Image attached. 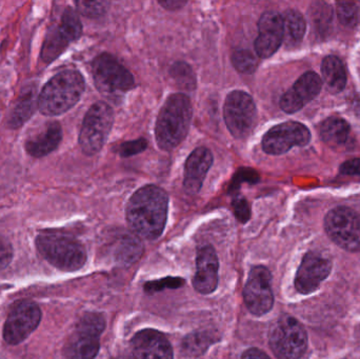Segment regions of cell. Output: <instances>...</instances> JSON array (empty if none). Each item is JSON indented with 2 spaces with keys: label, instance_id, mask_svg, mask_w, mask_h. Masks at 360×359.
Masks as SVG:
<instances>
[{
  "label": "cell",
  "instance_id": "5bb4252c",
  "mask_svg": "<svg viewBox=\"0 0 360 359\" xmlns=\"http://www.w3.org/2000/svg\"><path fill=\"white\" fill-rule=\"evenodd\" d=\"M332 263L319 253L304 255L295 278V288L302 294H310L331 273Z\"/></svg>",
  "mask_w": 360,
  "mask_h": 359
},
{
  "label": "cell",
  "instance_id": "f35d334b",
  "mask_svg": "<svg viewBox=\"0 0 360 359\" xmlns=\"http://www.w3.org/2000/svg\"><path fill=\"white\" fill-rule=\"evenodd\" d=\"M241 359H271L264 352L258 349H249L243 354Z\"/></svg>",
  "mask_w": 360,
  "mask_h": 359
},
{
  "label": "cell",
  "instance_id": "836d02e7",
  "mask_svg": "<svg viewBox=\"0 0 360 359\" xmlns=\"http://www.w3.org/2000/svg\"><path fill=\"white\" fill-rule=\"evenodd\" d=\"M148 147V141L143 138L136 141H127L118 148V153L122 157H130L145 151Z\"/></svg>",
  "mask_w": 360,
  "mask_h": 359
},
{
  "label": "cell",
  "instance_id": "2e32d148",
  "mask_svg": "<svg viewBox=\"0 0 360 359\" xmlns=\"http://www.w3.org/2000/svg\"><path fill=\"white\" fill-rule=\"evenodd\" d=\"M321 86L323 81L319 74L307 72L283 95L281 99V110L288 114L296 113L319 94Z\"/></svg>",
  "mask_w": 360,
  "mask_h": 359
},
{
  "label": "cell",
  "instance_id": "1f68e13d",
  "mask_svg": "<svg viewBox=\"0 0 360 359\" xmlns=\"http://www.w3.org/2000/svg\"><path fill=\"white\" fill-rule=\"evenodd\" d=\"M77 10L84 16L95 18L101 16L109 8L110 2L108 1H77Z\"/></svg>",
  "mask_w": 360,
  "mask_h": 359
},
{
  "label": "cell",
  "instance_id": "e0dca14e",
  "mask_svg": "<svg viewBox=\"0 0 360 359\" xmlns=\"http://www.w3.org/2000/svg\"><path fill=\"white\" fill-rule=\"evenodd\" d=\"M131 359H173L170 343L162 333L143 330L131 341Z\"/></svg>",
  "mask_w": 360,
  "mask_h": 359
},
{
  "label": "cell",
  "instance_id": "8992f818",
  "mask_svg": "<svg viewBox=\"0 0 360 359\" xmlns=\"http://www.w3.org/2000/svg\"><path fill=\"white\" fill-rule=\"evenodd\" d=\"M114 112L108 103L99 101L86 112L79 133V145L86 155L98 153L113 128Z\"/></svg>",
  "mask_w": 360,
  "mask_h": 359
},
{
  "label": "cell",
  "instance_id": "ab89813d",
  "mask_svg": "<svg viewBox=\"0 0 360 359\" xmlns=\"http://www.w3.org/2000/svg\"><path fill=\"white\" fill-rule=\"evenodd\" d=\"M186 4V1H182V0H165V1H160V6L168 8V10H179Z\"/></svg>",
  "mask_w": 360,
  "mask_h": 359
},
{
  "label": "cell",
  "instance_id": "d590c367",
  "mask_svg": "<svg viewBox=\"0 0 360 359\" xmlns=\"http://www.w3.org/2000/svg\"><path fill=\"white\" fill-rule=\"evenodd\" d=\"M233 209H234L235 216L240 223H245L251 217V209L245 198L237 195L233 198Z\"/></svg>",
  "mask_w": 360,
  "mask_h": 359
},
{
  "label": "cell",
  "instance_id": "484cf974",
  "mask_svg": "<svg viewBox=\"0 0 360 359\" xmlns=\"http://www.w3.org/2000/svg\"><path fill=\"white\" fill-rule=\"evenodd\" d=\"M215 335L209 332H196L184 339L182 350L188 356H199L215 343Z\"/></svg>",
  "mask_w": 360,
  "mask_h": 359
},
{
  "label": "cell",
  "instance_id": "ba28073f",
  "mask_svg": "<svg viewBox=\"0 0 360 359\" xmlns=\"http://www.w3.org/2000/svg\"><path fill=\"white\" fill-rule=\"evenodd\" d=\"M325 228L329 237L340 248L350 252H359V213L346 207H338L328 213Z\"/></svg>",
  "mask_w": 360,
  "mask_h": 359
},
{
  "label": "cell",
  "instance_id": "30bf717a",
  "mask_svg": "<svg viewBox=\"0 0 360 359\" xmlns=\"http://www.w3.org/2000/svg\"><path fill=\"white\" fill-rule=\"evenodd\" d=\"M105 328L103 316L86 314L78 322L75 333L67 346L70 359H94L99 351V337Z\"/></svg>",
  "mask_w": 360,
  "mask_h": 359
},
{
  "label": "cell",
  "instance_id": "d4e9b609",
  "mask_svg": "<svg viewBox=\"0 0 360 359\" xmlns=\"http://www.w3.org/2000/svg\"><path fill=\"white\" fill-rule=\"evenodd\" d=\"M283 31L285 39L289 46L300 44L306 33V20L304 16L296 10H288L283 16Z\"/></svg>",
  "mask_w": 360,
  "mask_h": 359
},
{
  "label": "cell",
  "instance_id": "cb8c5ba5",
  "mask_svg": "<svg viewBox=\"0 0 360 359\" xmlns=\"http://www.w3.org/2000/svg\"><path fill=\"white\" fill-rule=\"evenodd\" d=\"M70 44L71 41L65 37L58 25L51 27L46 34V39L42 44L41 53H40L42 61L51 63L56 60Z\"/></svg>",
  "mask_w": 360,
  "mask_h": 359
},
{
  "label": "cell",
  "instance_id": "277c9868",
  "mask_svg": "<svg viewBox=\"0 0 360 359\" xmlns=\"http://www.w3.org/2000/svg\"><path fill=\"white\" fill-rule=\"evenodd\" d=\"M36 247L44 259L61 271H77L86 261L84 246L60 232H42L36 238Z\"/></svg>",
  "mask_w": 360,
  "mask_h": 359
},
{
  "label": "cell",
  "instance_id": "52a82bcc",
  "mask_svg": "<svg viewBox=\"0 0 360 359\" xmlns=\"http://www.w3.org/2000/svg\"><path fill=\"white\" fill-rule=\"evenodd\" d=\"M92 73L95 86L107 97H116L135 86L132 74L112 55L103 53L94 59Z\"/></svg>",
  "mask_w": 360,
  "mask_h": 359
},
{
  "label": "cell",
  "instance_id": "603a6c76",
  "mask_svg": "<svg viewBox=\"0 0 360 359\" xmlns=\"http://www.w3.org/2000/svg\"><path fill=\"white\" fill-rule=\"evenodd\" d=\"M350 124L342 118L331 117L326 119L319 128L321 138L331 147L344 145L350 135Z\"/></svg>",
  "mask_w": 360,
  "mask_h": 359
},
{
  "label": "cell",
  "instance_id": "3957f363",
  "mask_svg": "<svg viewBox=\"0 0 360 359\" xmlns=\"http://www.w3.org/2000/svg\"><path fill=\"white\" fill-rule=\"evenodd\" d=\"M193 109L186 94L171 95L160 110L155 126L156 141L160 149L170 151L182 143L188 134Z\"/></svg>",
  "mask_w": 360,
  "mask_h": 359
},
{
  "label": "cell",
  "instance_id": "4dcf8cb0",
  "mask_svg": "<svg viewBox=\"0 0 360 359\" xmlns=\"http://www.w3.org/2000/svg\"><path fill=\"white\" fill-rule=\"evenodd\" d=\"M313 19H314L315 25L319 31L327 30L330 27L332 21V10L329 4L325 2H316L315 8L313 6Z\"/></svg>",
  "mask_w": 360,
  "mask_h": 359
},
{
  "label": "cell",
  "instance_id": "f546056e",
  "mask_svg": "<svg viewBox=\"0 0 360 359\" xmlns=\"http://www.w3.org/2000/svg\"><path fill=\"white\" fill-rule=\"evenodd\" d=\"M171 75L173 76L177 84L181 88L186 90H192L196 86V79H195L194 74L191 70L190 65L184 63H176L173 65L171 69Z\"/></svg>",
  "mask_w": 360,
  "mask_h": 359
},
{
  "label": "cell",
  "instance_id": "6da1fadb",
  "mask_svg": "<svg viewBox=\"0 0 360 359\" xmlns=\"http://www.w3.org/2000/svg\"><path fill=\"white\" fill-rule=\"evenodd\" d=\"M168 194L158 185L137 190L127 204V221L143 237L156 240L162 235L168 217Z\"/></svg>",
  "mask_w": 360,
  "mask_h": 359
},
{
  "label": "cell",
  "instance_id": "8d00e7d4",
  "mask_svg": "<svg viewBox=\"0 0 360 359\" xmlns=\"http://www.w3.org/2000/svg\"><path fill=\"white\" fill-rule=\"evenodd\" d=\"M13 259V248L6 238L0 236V270L10 265Z\"/></svg>",
  "mask_w": 360,
  "mask_h": 359
},
{
  "label": "cell",
  "instance_id": "7402d4cb",
  "mask_svg": "<svg viewBox=\"0 0 360 359\" xmlns=\"http://www.w3.org/2000/svg\"><path fill=\"white\" fill-rule=\"evenodd\" d=\"M321 74L328 90L333 94L342 92L347 84L344 63L338 57L327 56L321 63Z\"/></svg>",
  "mask_w": 360,
  "mask_h": 359
},
{
  "label": "cell",
  "instance_id": "d6a6232c",
  "mask_svg": "<svg viewBox=\"0 0 360 359\" xmlns=\"http://www.w3.org/2000/svg\"><path fill=\"white\" fill-rule=\"evenodd\" d=\"M184 284V280L179 278H167L156 282H147L145 285L146 292H160L162 289H176Z\"/></svg>",
  "mask_w": 360,
  "mask_h": 359
},
{
  "label": "cell",
  "instance_id": "4316f807",
  "mask_svg": "<svg viewBox=\"0 0 360 359\" xmlns=\"http://www.w3.org/2000/svg\"><path fill=\"white\" fill-rule=\"evenodd\" d=\"M60 31L70 41H75L82 36V25L77 13L71 8H67L61 15L58 25Z\"/></svg>",
  "mask_w": 360,
  "mask_h": 359
},
{
  "label": "cell",
  "instance_id": "8fae6325",
  "mask_svg": "<svg viewBox=\"0 0 360 359\" xmlns=\"http://www.w3.org/2000/svg\"><path fill=\"white\" fill-rule=\"evenodd\" d=\"M41 311L33 301H19L11 310L4 328V339L8 345L16 346L37 328Z\"/></svg>",
  "mask_w": 360,
  "mask_h": 359
},
{
  "label": "cell",
  "instance_id": "9a60e30c",
  "mask_svg": "<svg viewBox=\"0 0 360 359\" xmlns=\"http://www.w3.org/2000/svg\"><path fill=\"white\" fill-rule=\"evenodd\" d=\"M258 37L255 40L256 54L262 58H268L277 52L283 44V18L275 11L264 13L258 21Z\"/></svg>",
  "mask_w": 360,
  "mask_h": 359
},
{
  "label": "cell",
  "instance_id": "ac0fdd59",
  "mask_svg": "<svg viewBox=\"0 0 360 359\" xmlns=\"http://www.w3.org/2000/svg\"><path fill=\"white\" fill-rule=\"evenodd\" d=\"M218 259L211 246L199 248L196 259V273L193 278L195 290L201 294H210L217 288Z\"/></svg>",
  "mask_w": 360,
  "mask_h": 359
},
{
  "label": "cell",
  "instance_id": "7c38bea8",
  "mask_svg": "<svg viewBox=\"0 0 360 359\" xmlns=\"http://www.w3.org/2000/svg\"><path fill=\"white\" fill-rule=\"evenodd\" d=\"M311 133L304 124L287 122L277 124L262 138V150L270 155H281L294 147L308 145Z\"/></svg>",
  "mask_w": 360,
  "mask_h": 359
},
{
  "label": "cell",
  "instance_id": "9c48e42d",
  "mask_svg": "<svg viewBox=\"0 0 360 359\" xmlns=\"http://www.w3.org/2000/svg\"><path fill=\"white\" fill-rule=\"evenodd\" d=\"M224 122L231 134L237 139L249 136L256 124L255 103L251 95L234 91L226 97L224 107Z\"/></svg>",
  "mask_w": 360,
  "mask_h": 359
},
{
  "label": "cell",
  "instance_id": "83f0119b",
  "mask_svg": "<svg viewBox=\"0 0 360 359\" xmlns=\"http://www.w3.org/2000/svg\"><path fill=\"white\" fill-rule=\"evenodd\" d=\"M232 63L235 69L240 73L251 74L257 67V59L250 51L239 50L232 55Z\"/></svg>",
  "mask_w": 360,
  "mask_h": 359
},
{
  "label": "cell",
  "instance_id": "e575fe53",
  "mask_svg": "<svg viewBox=\"0 0 360 359\" xmlns=\"http://www.w3.org/2000/svg\"><path fill=\"white\" fill-rule=\"evenodd\" d=\"M259 181V175L257 172L251 169H241L238 170V172L235 175L233 178L232 185H231V191H235L240 187L241 183L245 181V183H255Z\"/></svg>",
  "mask_w": 360,
  "mask_h": 359
},
{
  "label": "cell",
  "instance_id": "d6986e66",
  "mask_svg": "<svg viewBox=\"0 0 360 359\" xmlns=\"http://www.w3.org/2000/svg\"><path fill=\"white\" fill-rule=\"evenodd\" d=\"M213 164V155L207 148L195 149L188 156L184 166V191L195 195L200 191L207 172Z\"/></svg>",
  "mask_w": 360,
  "mask_h": 359
},
{
  "label": "cell",
  "instance_id": "4fadbf2b",
  "mask_svg": "<svg viewBox=\"0 0 360 359\" xmlns=\"http://www.w3.org/2000/svg\"><path fill=\"white\" fill-rule=\"evenodd\" d=\"M272 276L266 268L255 267L251 270L243 290V299L248 310L256 316H262L272 309Z\"/></svg>",
  "mask_w": 360,
  "mask_h": 359
},
{
  "label": "cell",
  "instance_id": "74e56055",
  "mask_svg": "<svg viewBox=\"0 0 360 359\" xmlns=\"http://www.w3.org/2000/svg\"><path fill=\"white\" fill-rule=\"evenodd\" d=\"M340 172L345 175H360V158L348 160L340 166Z\"/></svg>",
  "mask_w": 360,
  "mask_h": 359
},
{
  "label": "cell",
  "instance_id": "44dd1931",
  "mask_svg": "<svg viewBox=\"0 0 360 359\" xmlns=\"http://www.w3.org/2000/svg\"><path fill=\"white\" fill-rule=\"evenodd\" d=\"M37 107L38 98L36 86L25 89L19 98L17 99L14 109L11 112L8 122V126L12 129L20 128L31 118Z\"/></svg>",
  "mask_w": 360,
  "mask_h": 359
},
{
  "label": "cell",
  "instance_id": "7a4b0ae2",
  "mask_svg": "<svg viewBox=\"0 0 360 359\" xmlns=\"http://www.w3.org/2000/svg\"><path fill=\"white\" fill-rule=\"evenodd\" d=\"M86 88L84 76L75 70H65L51 78L38 97L39 111L46 116H58L74 107Z\"/></svg>",
  "mask_w": 360,
  "mask_h": 359
},
{
  "label": "cell",
  "instance_id": "ffe728a7",
  "mask_svg": "<svg viewBox=\"0 0 360 359\" xmlns=\"http://www.w3.org/2000/svg\"><path fill=\"white\" fill-rule=\"evenodd\" d=\"M63 139V129L57 122H48L37 134L27 139L25 149L32 157L40 158L52 153Z\"/></svg>",
  "mask_w": 360,
  "mask_h": 359
},
{
  "label": "cell",
  "instance_id": "5b68a950",
  "mask_svg": "<svg viewBox=\"0 0 360 359\" xmlns=\"http://www.w3.org/2000/svg\"><path fill=\"white\" fill-rule=\"evenodd\" d=\"M269 343L279 359H300L308 348V335L292 316H281L270 330Z\"/></svg>",
  "mask_w": 360,
  "mask_h": 359
},
{
  "label": "cell",
  "instance_id": "f1b7e54d",
  "mask_svg": "<svg viewBox=\"0 0 360 359\" xmlns=\"http://www.w3.org/2000/svg\"><path fill=\"white\" fill-rule=\"evenodd\" d=\"M338 16L342 25L349 27H354L359 22V6L354 2L338 1Z\"/></svg>",
  "mask_w": 360,
  "mask_h": 359
}]
</instances>
